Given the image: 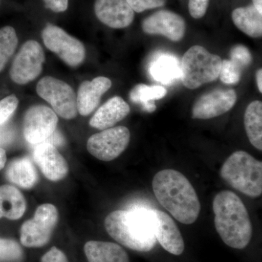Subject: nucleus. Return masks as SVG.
Instances as JSON below:
<instances>
[{
    "label": "nucleus",
    "mask_w": 262,
    "mask_h": 262,
    "mask_svg": "<svg viewBox=\"0 0 262 262\" xmlns=\"http://www.w3.org/2000/svg\"><path fill=\"white\" fill-rule=\"evenodd\" d=\"M153 192L160 204L184 225H192L201 212L195 189L187 177L173 169L160 170L152 181Z\"/></svg>",
    "instance_id": "1"
},
{
    "label": "nucleus",
    "mask_w": 262,
    "mask_h": 262,
    "mask_svg": "<svg viewBox=\"0 0 262 262\" xmlns=\"http://www.w3.org/2000/svg\"><path fill=\"white\" fill-rule=\"evenodd\" d=\"M215 229L226 245L235 249L247 247L253 227L247 208L235 193L219 192L213 201Z\"/></svg>",
    "instance_id": "2"
},
{
    "label": "nucleus",
    "mask_w": 262,
    "mask_h": 262,
    "mask_svg": "<svg viewBox=\"0 0 262 262\" xmlns=\"http://www.w3.org/2000/svg\"><path fill=\"white\" fill-rule=\"evenodd\" d=\"M104 226L114 239L134 251L149 252L156 246L149 208L112 212L106 217Z\"/></svg>",
    "instance_id": "3"
},
{
    "label": "nucleus",
    "mask_w": 262,
    "mask_h": 262,
    "mask_svg": "<svg viewBox=\"0 0 262 262\" xmlns=\"http://www.w3.org/2000/svg\"><path fill=\"white\" fill-rule=\"evenodd\" d=\"M220 175L231 187L250 198L261 195V161L246 151L232 153L221 168Z\"/></svg>",
    "instance_id": "4"
},
{
    "label": "nucleus",
    "mask_w": 262,
    "mask_h": 262,
    "mask_svg": "<svg viewBox=\"0 0 262 262\" xmlns=\"http://www.w3.org/2000/svg\"><path fill=\"white\" fill-rule=\"evenodd\" d=\"M222 58L212 54L206 48L194 46L189 48L182 58L181 79L188 89H198L203 84L219 78Z\"/></svg>",
    "instance_id": "5"
},
{
    "label": "nucleus",
    "mask_w": 262,
    "mask_h": 262,
    "mask_svg": "<svg viewBox=\"0 0 262 262\" xmlns=\"http://www.w3.org/2000/svg\"><path fill=\"white\" fill-rule=\"evenodd\" d=\"M37 93L62 118L72 120L77 116V96L67 82L49 76L43 77L38 82Z\"/></svg>",
    "instance_id": "6"
},
{
    "label": "nucleus",
    "mask_w": 262,
    "mask_h": 262,
    "mask_svg": "<svg viewBox=\"0 0 262 262\" xmlns=\"http://www.w3.org/2000/svg\"><path fill=\"white\" fill-rule=\"evenodd\" d=\"M58 213L52 204H43L34 218L24 222L20 229V243L27 248H39L49 242L58 222Z\"/></svg>",
    "instance_id": "7"
},
{
    "label": "nucleus",
    "mask_w": 262,
    "mask_h": 262,
    "mask_svg": "<svg viewBox=\"0 0 262 262\" xmlns=\"http://www.w3.org/2000/svg\"><path fill=\"white\" fill-rule=\"evenodd\" d=\"M45 46L71 67H77L84 61L85 48L77 38L61 27L47 24L42 33Z\"/></svg>",
    "instance_id": "8"
},
{
    "label": "nucleus",
    "mask_w": 262,
    "mask_h": 262,
    "mask_svg": "<svg viewBox=\"0 0 262 262\" xmlns=\"http://www.w3.org/2000/svg\"><path fill=\"white\" fill-rule=\"evenodd\" d=\"M46 56L42 46L37 41L24 43L16 55L10 70L15 83L25 84L32 82L42 72Z\"/></svg>",
    "instance_id": "9"
},
{
    "label": "nucleus",
    "mask_w": 262,
    "mask_h": 262,
    "mask_svg": "<svg viewBox=\"0 0 262 262\" xmlns=\"http://www.w3.org/2000/svg\"><path fill=\"white\" fill-rule=\"evenodd\" d=\"M130 139V133L126 127H110L91 136L87 149L97 159L112 161L126 149Z\"/></svg>",
    "instance_id": "10"
},
{
    "label": "nucleus",
    "mask_w": 262,
    "mask_h": 262,
    "mask_svg": "<svg viewBox=\"0 0 262 262\" xmlns=\"http://www.w3.org/2000/svg\"><path fill=\"white\" fill-rule=\"evenodd\" d=\"M58 119L51 108L37 105L29 108L24 117V138L29 144L45 142L56 130Z\"/></svg>",
    "instance_id": "11"
},
{
    "label": "nucleus",
    "mask_w": 262,
    "mask_h": 262,
    "mask_svg": "<svg viewBox=\"0 0 262 262\" xmlns=\"http://www.w3.org/2000/svg\"><path fill=\"white\" fill-rule=\"evenodd\" d=\"M237 101V94L233 89H218L203 95L194 103L192 117L208 120L229 112Z\"/></svg>",
    "instance_id": "12"
},
{
    "label": "nucleus",
    "mask_w": 262,
    "mask_h": 262,
    "mask_svg": "<svg viewBox=\"0 0 262 262\" xmlns=\"http://www.w3.org/2000/svg\"><path fill=\"white\" fill-rule=\"evenodd\" d=\"M154 234L162 247L172 254L179 256L184 252V242L177 224L170 215L158 209H150Z\"/></svg>",
    "instance_id": "13"
},
{
    "label": "nucleus",
    "mask_w": 262,
    "mask_h": 262,
    "mask_svg": "<svg viewBox=\"0 0 262 262\" xmlns=\"http://www.w3.org/2000/svg\"><path fill=\"white\" fill-rule=\"evenodd\" d=\"M142 29L146 34L163 35L179 42L185 34L186 24L181 15L168 10H160L143 20Z\"/></svg>",
    "instance_id": "14"
},
{
    "label": "nucleus",
    "mask_w": 262,
    "mask_h": 262,
    "mask_svg": "<svg viewBox=\"0 0 262 262\" xmlns=\"http://www.w3.org/2000/svg\"><path fill=\"white\" fill-rule=\"evenodd\" d=\"M33 157L41 171L49 180L57 182L67 177L68 164L53 144L48 142L37 144Z\"/></svg>",
    "instance_id": "15"
},
{
    "label": "nucleus",
    "mask_w": 262,
    "mask_h": 262,
    "mask_svg": "<svg viewBox=\"0 0 262 262\" xmlns=\"http://www.w3.org/2000/svg\"><path fill=\"white\" fill-rule=\"evenodd\" d=\"M94 10L98 20L110 28H126L134 21V11L126 0H96Z\"/></svg>",
    "instance_id": "16"
},
{
    "label": "nucleus",
    "mask_w": 262,
    "mask_h": 262,
    "mask_svg": "<svg viewBox=\"0 0 262 262\" xmlns=\"http://www.w3.org/2000/svg\"><path fill=\"white\" fill-rule=\"evenodd\" d=\"M112 87L107 77H98L91 81H84L79 88L77 97V111L82 116H88L99 104L101 98Z\"/></svg>",
    "instance_id": "17"
},
{
    "label": "nucleus",
    "mask_w": 262,
    "mask_h": 262,
    "mask_svg": "<svg viewBox=\"0 0 262 262\" xmlns=\"http://www.w3.org/2000/svg\"><path fill=\"white\" fill-rule=\"evenodd\" d=\"M129 105L120 96H115L103 103L90 120V125L98 130L113 127L130 113Z\"/></svg>",
    "instance_id": "18"
},
{
    "label": "nucleus",
    "mask_w": 262,
    "mask_h": 262,
    "mask_svg": "<svg viewBox=\"0 0 262 262\" xmlns=\"http://www.w3.org/2000/svg\"><path fill=\"white\" fill-rule=\"evenodd\" d=\"M84 251L89 262H130L126 251L114 243L89 241Z\"/></svg>",
    "instance_id": "19"
},
{
    "label": "nucleus",
    "mask_w": 262,
    "mask_h": 262,
    "mask_svg": "<svg viewBox=\"0 0 262 262\" xmlns=\"http://www.w3.org/2000/svg\"><path fill=\"white\" fill-rule=\"evenodd\" d=\"M149 73L154 80L170 84L181 78V64L177 57L170 53H159L149 65Z\"/></svg>",
    "instance_id": "20"
},
{
    "label": "nucleus",
    "mask_w": 262,
    "mask_h": 262,
    "mask_svg": "<svg viewBox=\"0 0 262 262\" xmlns=\"http://www.w3.org/2000/svg\"><path fill=\"white\" fill-rule=\"evenodd\" d=\"M26 208L25 198L17 188L11 185L0 186V218L19 220L25 213Z\"/></svg>",
    "instance_id": "21"
},
{
    "label": "nucleus",
    "mask_w": 262,
    "mask_h": 262,
    "mask_svg": "<svg viewBox=\"0 0 262 262\" xmlns=\"http://www.w3.org/2000/svg\"><path fill=\"white\" fill-rule=\"evenodd\" d=\"M232 18L234 25L249 37H261L262 13L254 5L234 10Z\"/></svg>",
    "instance_id": "22"
},
{
    "label": "nucleus",
    "mask_w": 262,
    "mask_h": 262,
    "mask_svg": "<svg viewBox=\"0 0 262 262\" xmlns=\"http://www.w3.org/2000/svg\"><path fill=\"white\" fill-rule=\"evenodd\" d=\"M7 178L24 189H30L37 182L35 168L29 158H21L12 162L7 169Z\"/></svg>",
    "instance_id": "23"
},
{
    "label": "nucleus",
    "mask_w": 262,
    "mask_h": 262,
    "mask_svg": "<svg viewBox=\"0 0 262 262\" xmlns=\"http://www.w3.org/2000/svg\"><path fill=\"white\" fill-rule=\"evenodd\" d=\"M244 125L250 142L262 150V103L254 101L248 105L244 115Z\"/></svg>",
    "instance_id": "24"
},
{
    "label": "nucleus",
    "mask_w": 262,
    "mask_h": 262,
    "mask_svg": "<svg viewBox=\"0 0 262 262\" xmlns=\"http://www.w3.org/2000/svg\"><path fill=\"white\" fill-rule=\"evenodd\" d=\"M166 95L167 90L163 86L139 84L131 90L130 99L133 103L141 105L144 111L152 113L156 110L155 101Z\"/></svg>",
    "instance_id": "25"
},
{
    "label": "nucleus",
    "mask_w": 262,
    "mask_h": 262,
    "mask_svg": "<svg viewBox=\"0 0 262 262\" xmlns=\"http://www.w3.org/2000/svg\"><path fill=\"white\" fill-rule=\"evenodd\" d=\"M18 46V37L14 28L5 27L0 29V72L4 70Z\"/></svg>",
    "instance_id": "26"
},
{
    "label": "nucleus",
    "mask_w": 262,
    "mask_h": 262,
    "mask_svg": "<svg viewBox=\"0 0 262 262\" xmlns=\"http://www.w3.org/2000/svg\"><path fill=\"white\" fill-rule=\"evenodd\" d=\"M23 256V251L18 243L13 239L0 238V260L18 261Z\"/></svg>",
    "instance_id": "27"
},
{
    "label": "nucleus",
    "mask_w": 262,
    "mask_h": 262,
    "mask_svg": "<svg viewBox=\"0 0 262 262\" xmlns=\"http://www.w3.org/2000/svg\"><path fill=\"white\" fill-rule=\"evenodd\" d=\"M242 72L243 71L230 60H224L222 62L219 77L225 84H235L241 80Z\"/></svg>",
    "instance_id": "28"
},
{
    "label": "nucleus",
    "mask_w": 262,
    "mask_h": 262,
    "mask_svg": "<svg viewBox=\"0 0 262 262\" xmlns=\"http://www.w3.org/2000/svg\"><path fill=\"white\" fill-rule=\"evenodd\" d=\"M230 61L238 67L241 70L247 68L252 63L253 57L251 52L243 45H237L231 49L229 53Z\"/></svg>",
    "instance_id": "29"
},
{
    "label": "nucleus",
    "mask_w": 262,
    "mask_h": 262,
    "mask_svg": "<svg viewBox=\"0 0 262 262\" xmlns=\"http://www.w3.org/2000/svg\"><path fill=\"white\" fill-rule=\"evenodd\" d=\"M18 106V99L15 95H10L0 101V126L11 118Z\"/></svg>",
    "instance_id": "30"
},
{
    "label": "nucleus",
    "mask_w": 262,
    "mask_h": 262,
    "mask_svg": "<svg viewBox=\"0 0 262 262\" xmlns=\"http://www.w3.org/2000/svg\"><path fill=\"white\" fill-rule=\"evenodd\" d=\"M167 0H126L133 10L136 13H142L146 10L163 7Z\"/></svg>",
    "instance_id": "31"
},
{
    "label": "nucleus",
    "mask_w": 262,
    "mask_h": 262,
    "mask_svg": "<svg viewBox=\"0 0 262 262\" xmlns=\"http://www.w3.org/2000/svg\"><path fill=\"white\" fill-rule=\"evenodd\" d=\"M209 0H189V11L191 16L195 19L203 18L208 9Z\"/></svg>",
    "instance_id": "32"
},
{
    "label": "nucleus",
    "mask_w": 262,
    "mask_h": 262,
    "mask_svg": "<svg viewBox=\"0 0 262 262\" xmlns=\"http://www.w3.org/2000/svg\"><path fill=\"white\" fill-rule=\"evenodd\" d=\"M15 138V130L13 127L6 124L0 126V146L9 145Z\"/></svg>",
    "instance_id": "33"
},
{
    "label": "nucleus",
    "mask_w": 262,
    "mask_h": 262,
    "mask_svg": "<svg viewBox=\"0 0 262 262\" xmlns=\"http://www.w3.org/2000/svg\"><path fill=\"white\" fill-rule=\"evenodd\" d=\"M42 262H69L63 251L56 247L51 248L42 257Z\"/></svg>",
    "instance_id": "34"
},
{
    "label": "nucleus",
    "mask_w": 262,
    "mask_h": 262,
    "mask_svg": "<svg viewBox=\"0 0 262 262\" xmlns=\"http://www.w3.org/2000/svg\"><path fill=\"white\" fill-rule=\"evenodd\" d=\"M48 9L55 13H63L68 8L69 0H43Z\"/></svg>",
    "instance_id": "35"
},
{
    "label": "nucleus",
    "mask_w": 262,
    "mask_h": 262,
    "mask_svg": "<svg viewBox=\"0 0 262 262\" xmlns=\"http://www.w3.org/2000/svg\"><path fill=\"white\" fill-rule=\"evenodd\" d=\"M45 142L50 143L56 147V146H61L63 144L64 140L61 134L56 130Z\"/></svg>",
    "instance_id": "36"
},
{
    "label": "nucleus",
    "mask_w": 262,
    "mask_h": 262,
    "mask_svg": "<svg viewBox=\"0 0 262 262\" xmlns=\"http://www.w3.org/2000/svg\"><path fill=\"white\" fill-rule=\"evenodd\" d=\"M256 83L260 93H262V70L261 69L257 70L256 74Z\"/></svg>",
    "instance_id": "37"
},
{
    "label": "nucleus",
    "mask_w": 262,
    "mask_h": 262,
    "mask_svg": "<svg viewBox=\"0 0 262 262\" xmlns=\"http://www.w3.org/2000/svg\"><path fill=\"white\" fill-rule=\"evenodd\" d=\"M6 160L5 150L0 147V170L4 168L5 163H6Z\"/></svg>",
    "instance_id": "38"
},
{
    "label": "nucleus",
    "mask_w": 262,
    "mask_h": 262,
    "mask_svg": "<svg viewBox=\"0 0 262 262\" xmlns=\"http://www.w3.org/2000/svg\"><path fill=\"white\" fill-rule=\"evenodd\" d=\"M253 5L255 8L258 10V11L262 13V0H252Z\"/></svg>",
    "instance_id": "39"
}]
</instances>
